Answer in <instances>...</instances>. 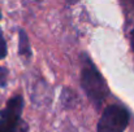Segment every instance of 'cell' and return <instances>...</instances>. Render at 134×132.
<instances>
[{
	"label": "cell",
	"instance_id": "obj_1",
	"mask_svg": "<svg viewBox=\"0 0 134 132\" xmlns=\"http://www.w3.org/2000/svg\"><path fill=\"white\" fill-rule=\"evenodd\" d=\"M81 86L85 93L87 95V97L95 105H100L108 96V87L104 78L87 57H85L82 64Z\"/></svg>",
	"mask_w": 134,
	"mask_h": 132
},
{
	"label": "cell",
	"instance_id": "obj_2",
	"mask_svg": "<svg viewBox=\"0 0 134 132\" xmlns=\"http://www.w3.org/2000/svg\"><path fill=\"white\" fill-rule=\"evenodd\" d=\"M24 100L21 96L12 97L0 113V132H25L27 126L21 121Z\"/></svg>",
	"mask_w": 134,
	"mask_h": 132
},
{
	"label": "cell",
	"instance_id": "obj_3",
	"mask_svg": "<svg viewBox=\"0 0 134 132\" xmlns=\"http://www.w3.org/2000/svg\"><path fill=\"white\" fill-rule=\"evenodd\" d=\"M128 123V111L119 105H111L103 111L99 119L98 132H124Z\"/></svg>",
	"mask_w": 134,
	"mask_h": 132
},
{
	"label": "cell",
	"instance_id": "obj_4",
	"mask_svg": "<svg viewBox=\"0 0 134 132\" xmlns=\"http://www.w3.org/2000/svg\"><path fill=\"white\" fill-rule=\"evenodd\" d=\"M18 49H20V54L29 58L31 52H30V44H29V39L27 35L25 34L24 30L20 31V44H18Z\"/></svg>",
	"mask_w": 134,
	"mask_h": 132
},
{
	"label": "cell",
	"instance_id": "obj_5",
	"mask_svg": "<svg viewBox=\"0 0 134 132\" xmlns=\"http://www.w3.org/2000/svg\"><path fill=\"white\" fill-rule=\"evenodd\" d=\"M7 56V44H5V40L0 33V60L4 58Z\"/></svg>",
	"mask_w": 134,
	"mask_h": 132
},
{
	"label": "cell",
	"instance_id": "obj_6",
	"mask_svg": "<svg viewBox=\"0 0 134 132\" xmlns=\"http://www.w3.org/2000/svg\"><path fill=\"white\" fill-rule=\"evenodd\" d=\"M7 77H8V70L4 67H0V86H5Z\"/></svg>",
	"mask_w": 134,
	"mask_h": 132
},
{
	"label": "cell",
	"instance_id": "obj_7",
	"mask_svg": "<svg viewBox=\"0 0 134 132\" xmlns=\"http://www.w3.org/2000/svg\"><path fill=\"white\" fill-rule=\"evenodd\" d=\"M130 43H132V48H133V51H134V30L132 31V35H130Z\"/></svg>",
	"mask_w": 134,
	"mask_h": 132
},
{
	"label": "cell",
	"instance_id": "obj_8",
	"mask_svg": "<svg viewBox=\"0 0 134 132\" xmlns=\"http://www.w3.org/2000/svg\"><path fill=\"white\" fill-rule=\"evenodd\" d=\"M132 1H133V3H134V0H132Z\"/></svg>",
	"mask_w": 134,
	"mask_h": 132
},
{
	"label": "cell",
	"instance_id": "obj_9",
	"mask_svg": "<svg viewBox=\"0 0 134 132\" xmlns=\"http://www.w3.org/2000/svg\"><path fill=\"white\" fill-rule=\"evenodd\" d=\"M0 17H1V14H0Z\"/></svg>",
	"mask_w": 134,
	"mask_h": 132
}]
</instances>
